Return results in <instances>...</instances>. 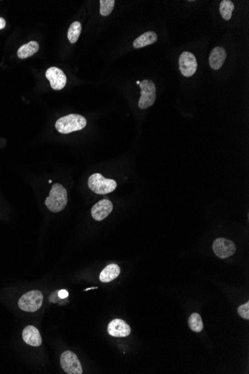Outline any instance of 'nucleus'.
I'll list each match as a JSON object with an SVG mask.
<instances>
[{
  "instance_id": "1",
  "label": "nucleus",
  "mask_w": 249,
  "mask_h": 374,
  "mask_svg": "<svg viewBox=\"0 0 249 374\" xmlns=\"http://www.w3.org/2000/svg\"><path fill=\"white\" fill-rule=\"evenodd\" d=\"M67 192L66 188L59 183L52 185L49 197L46 199L45 204L48 209L52 212H60L67 205Z\"/></svg>"
},
{
  "instance_id": "2",
  "label": "nucleus",
  "mask_w": 249,
  "mask_h": 374,
  "mask_svg": "<svg viewBox=\"0 0 249 374\" xmlns=\"http://www.w3.org/2000/svg\"><path fill=\"white\" fill-rule=\"evenodd\" d=\"M87 126V120L80 114H71L57 120L55 128L61 134L81 130Z\"/></svg>"
},
{
  "instance_id": "3",
  "label": "nucleus",
  "mask_w": 249,
  "mask_h": 374,
  "mask_svg": "<svg viewBox=\"0 0 249 374\" xmlns=\"http://www.w3.org/2000/svg\"><path fill=\"white\" fill-rule=\"evenodd\" d=\"M88 186L97 194H107L113 192L117 186L114 179H106L100 174H94L88 179Z\"/></svg>"
},
{
  "instance_id": "4",
  "label": "nucleus",
  "mask_w": 249,
  "mask_h": 374,
  "mask_svg": "<svg viewBox=\"0 0 249 374\" xmlns=\"http://www.w3.org/2000/svg\"><path fill=\"white\" fill-rule=\"evenodd\" d=\"M43 301V296L40 290H31L21 296L18 307L24 312H35L41 309Z\"/></svg>"
},
{
  "instance_id": "5",
  "label": "nucleus",
  "mask_w": 249,
  "mask_h": 374,
  "mask_svg": "<svg viewBox=\"0 0 249 374\" xmlns=\"http://www.w3.org/2000/svg\"><path fill=\"white\" fill-rule=\"evenodd\" d=\"M139 86L141 89V97L138 102L139 108L141 109H148L155 102V85L151 80H145L140 82Z\"/></svg>"
},
{
  "instance_id": "6",
  "label": "nucleus",
  "mask_w": 249,
  "mask_h": 374,
  "mask_svg": "<svg viewBox=\"0 0 249 374\" xmlns=\"http://www.w3.org/2000/svg\"><path fill=\"white\" fill-rule=\"evenodd\" d=\"M61 364L65 373L81 374L83 373L81 362L77 355L70 350L63 352L61 355Z\"/></svg>"
},
{
  "instance_id": "7",
  "label": "nucleus",
  "mask_w": 249,
  "mask_h": 374,
  "mask_svg": "<svg viewBox=\"0 0 249 374\" xmlns=\"http://www.w3.org/2000/svg\"><path fill=\"white\" fill-rule=\"evenodd\" d=\"M213 250L219 259H225L230 257L236 252L234 243L228 239L219 238L213 242Z\"/></svg>"
},
{
  "instance_id": "8",
  "label": "nucleus",
  "mask_w": 249,
  "mask_h": 374,
  "mask_svg": "<svg viewBox=\"0 0 249 374\" xmlns=\"http://www.w3.org/2000/svg\"><path fill=\"white\" fill-rule=\"evenodd\" d=\"M196 56L190 52H183L179 57V69L185 77H191L197 70Z\"/></svg>"
},
{
  "instance_id": "9",
  "label": "nucleus",
  "mask_w": 249,
  "mask_h": 374,
  "mask_svg": "<svg viewBox=\"0 0 249 374\" xmlns=\"http://www.w3.org/2000/svg\"><path fill=\"white\" fill-rule=\"evenodd\" d=\"M46 77L50 83L51 87L55 91H60L66 86V77L60 68L56 66L48 68Z\"/></svg>"
},
{
  "instance_id": "10",
  "label": "nucleus",
  "mask_w": 249,
  "mask_h": 374,
  "mask_svg": "<svg viewBox=\"0 0 249 374\" xmlns=\"http://www.w3.org/2000/svg\"><path fill=\"white\" fill-rule=\"evenodd\" d=\"M114 205L109 199H102L91 208V215L94 220L102 221L112 212Z\"/></svg>"
},
{
  "instance_id": "11",
  "label": "nucleus",
  "mask_w": 249,
  "mask_h": 374,
  "mask_svg": "<svg viewBox=\"0 0 249 374\" xmlns=\"http://www.w3.org/2000/svg\"><path fill=\"white\" fill-rule=\"evenodd\" d=\"M131 328L125 321L121 319H114L108 324V332L116 338H124L131 334Z\"/></svg>"
},
{
  "instance_id": "12",
  "label": "nucleus",
  "mask_w": 249,
  "mask_h": 374,
  "mask_svg": "<svg viewBox=\"0 0 249 374\" xmlns=\"http://www.w3.org/2000/svg\"><path fill=\"white\" fill-rule=\"evenodd\" d=\"M227 58L226 50L222 46H216L210 52L209 64L213 69H219L223 65Z\"/></svg>"
},
{
  "instance_id": "13",
  "label": "nucleus",
  "mask_w": 249,
  "mask_h": 374,
  "mask_svg": "<svg viewBox=\"0 0 249 374\" xmlns=\"http://www.w3.org/2000/svg\"><path fill=\"white\" fill-rule=\"evenodd\" d=\"M25 342L32 347H39L42 344V337L39 331L34 326H28L23 331Z\"/></svg>"
},
{
  "instance_id": "14",
  "label": "nucleus",
  "mask_w": 249,
  "mask_h": 374,
  "mask_svg": "<svg viewBox=\"0 0 249 374\" xmlns=\"http://www.w3.org/2000/svg\"><path fill=\"white\" fill-rule=\"evenodd\" d=\"M120 268L117 264H111L105 267L100 273V279L102 282L108 283L118 277L120 274Z\"/></svg>"
},
{
  "instance_id": "15",
  "label": "nucleus",
  "mask_w": 249,
  "mask_h": 374,
  "mask_svg": "<svg viewBox=\"0 0 249 374\" xmlns=\"http://www.w3.org/2000/svg\"><path fill=\"white\" fill-rule=\"evenodd\" d=\"M157 40V35L155 32H147L139 36L138 38H136L134 43H133V46L136 49H140V48L145 47V46L154 44Z\"/></svg>"
},
{
  "instance_id": "16",
  "label": "nucleus",
  "mask_w": 249,
  "mask_h": 374,
  "mask_svg": "<svg viewBox=\"0 0 249 374\" xmlns=\"http://www.w3.org/2000/svg\"><path fill=\"white\" fill-rule=\"evenodd\" d=\"M39 50V44L36 41H30L28 44L23 45L18 51V58L21 59L29 58L35 55Z\"/></svg>"
},
{
  "instance_id": "17",
  "label": "nucleus",
  "mask_w": 249,
  "mask_h": 374,
  "mask_svg": "<svg viewBox=\"0 0 249 374\" xmlns=\"http://www.w3.org/2000/svg\"><path fill=\"white\" fill-rule=\"evenodd\" d=\"M81 32V24L78 21L72 23L68 29L67 38L71 44H75L78 41Z\"/></svg>"
},
{
  "instance_id": "18",
  "label": "nucleus",
  "mask_w": 249,
  "mask_h": 374,
  "mask_svg": "<svg viewBox=\"0 0 249 374\" xmlns=\"http://www.w3.org/2000/svg\"><path fill=\"white\" fill-rule=\"evenodd\" d=\"M233 10H234V5L231 1L223 0L221 2L219 12L225 21H229L231 18Z\"/></svg>"
},
{
  "instance_id": "19",
  "label": "nucleus",
  "mask_w": 249,
  "mask_h": 374,
  "mask_svg": "<svg viewBox=\"0 0 249 374\" xmlns=\"http://www.w3.org/2000/svg\"><path fill=\"white\" fill-rule=\"evenodd\" d=\"M189 327L195 332H200L203 330L204 325L202 317L198 313H193L190 315L188 321Z\"/></svg>"
},
{
  "instance_id": "20",
  "label": "nucleus",
  "mask_w": 249,
  "mask_h": 374,
  "mask_svg": "<svg viewBox=\"0 0 249 374\" xmlns=\"http://www.w3.org/2000/svg\"><path fill=\"white\" fill-rule=\"evenodd\" d=\"M115 1L114 0H101L100 1V15L107 17L111 15L114 10Z\"/></svg>"
},
{
  "instance_id": "21",
  "label": "nucleus",
  "mask_w": 249,
  "mask_h": 374,
  "mask_svg": "<svg viewBox=\"0 0 249 374\" xmlns=\"http://www.w3.org/2000/svg\"><path fill=\"white\" fill-rule=\"evenodd\" d=\"M238 314L241 318L243 319L248 320L249 319V302H247L246 304L241 305L240 307L238 308Z\"/></svg>"
},
{
  "instance_id": "22",
  "label": "nucleus",
  "mask_w": 249,
  "mask_h": 374,
  "mask_svg": "<svg viewBox=\"0 0 249 374\" xmlns=\"http://www.w3.org/2000/svg\"><path fill=\"white\" fill-rule=\"evenodd\" d=\"M68 295H69V293H68L67 290H61L58 291V296L61 299H65V298L67 297Z\"/></svg>"
},
{
  "instance_id": "23",
  "label": "nucleus",
  "mask_w": 249,
  "mask_h": 374,
  "mask_svg": "<svg viewBox=\"0 0 249 374\" xmlns=\"http://www.w3.org/2000/svg\"><path fill=\"white\" fill-rule=\"evenodd\" d=\"M6 21H5V19L0 18V29H4V28L6 27Z\"/></svg>"
}]
</instances>
